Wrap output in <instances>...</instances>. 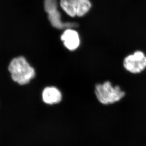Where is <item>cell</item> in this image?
<instances>
[{
  "label": "cell",
  "mask_w": 146,
  "mask_h": 146,
  "mask_svg": "<svg viewBox=\"0 0 146 146\" xmlns=\"http://www.w3.org/2000/svg\"><path fill=\"white\" fill-rule=\"evenodd\" d=\"M93 94L98 104L105 108L121 103L127 95L123 87L110 79L96 83L93 86Z\"/></svg>",
  "instance_id": "1"
},
{
  "label": "cell",
  "mask_w": 146,
  "mask_h": 146,
  "mask_svg": "<svg viewBox=\"0 0 146 146\" xmlns=\"http://www.w3.org/2000/svg\"><path fill=\"white\" fill-rule=\"evenodd\" d=\"M8 70L13 81L19 85L29 84L36 76L34 68L23 56L13 58L9 65Z\"/></svg>",
  "instance_id": "2"
},
{
  "label": "cell",
  "mask_w": 146,
  "mask_h": 146,
  "mask_svg": "<svg viewBox=\"0 0 146 146\" xmlns=\"http://www.w3.org/2000/svg\"><path fill=\"white\" fill-rule=\"evenodd\" d=\"M123 65L128 73L139 75L146 70V55L141 51H136L124 58Z\"/></svg>",
  "instance_id": "3"
},
{
  "label": "cell",
  "mask_w": 146,
  "mask_h": 146,
  "mask_svg": "<svg viewBox=\"0 0 146 146\" xmlns=\"http://www.w3.org/2000/svg\"><path fill=\"white\" fill-rule=\"evenodd\" d=\"M60 5L62 10L72 17L83 16L91 7L89 0H60Z\"/></svg>",
  "instance_id": "4"
},
{
  "label": "cell",
  "mask_w": 146,
  "mask_h": 146,
  "mask_svg": "<svg viewBox=\"0 0 146 146\" xmlns=\"http://www.w3.org/2000/svg\"><path fill=\"white\" fill-rule=\"evenodd\" d=\"M61 39L64 46L70 51H74L79 47L80 39L79 34L74 29H66L61 36Z\"/></svg>",
  "instance_id": "5"
},
{
  "label": "cell",
  "mask_w": 146,
  "mask_h": 146,
  "mask_svg": "<svg viewBox=\"0 0 146 146\" xmlns=\"http://www.w3.org/2000/svg\"><path fill=\"white\" fill-rule=\"evenodd\" d=\"M43 102L47 105H52L59 103L62 100V94L56 87H46L42 93Z\"/></svg>",
  "instance_id": "6"
}]
</instances>
